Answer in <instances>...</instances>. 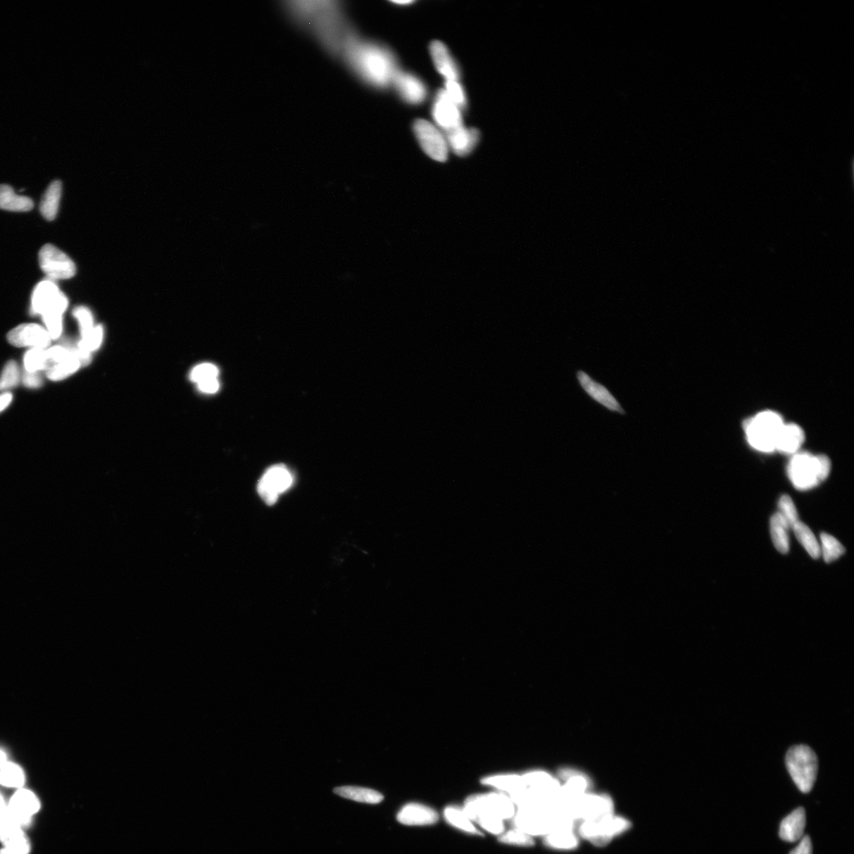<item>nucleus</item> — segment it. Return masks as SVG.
I'll return each mask as SVG.
<instances>
[{"mask_svg":"<svg viewBox=\"0 0 854 854\" xmlns=\"http://www.w3.org/2000/svg\"><path fill=\"white\" fill-rule=\"evenodd\" d=\"M339 54L353 73L376 88L384 89L393 84L399 72L396 58L390 50L362 39L353 31L346 37Z\"/></svg>","mask_w":854,"mask_h":854,"instance_id":"nucleus-1","label":"nucleus"},{"mask_svg":"<svg viewBox=\"0 0 854 854\" xmlns=\"http://www.w3.org/2000/svg\"><path fill=\"white\" fill-rule=\"evenodd\" d=\"M287 8L301 23L309 27L319 41L334 54H339L352 30L341 4L336 1L289 2Z\"/></svg>","mask_w":854,"mask_h":854,"instance_id":"nucleus-2","label":"nucleus"},{"mask_svg":"<svg viewBox=\"0 0 854 854\" xmlns=\"http://www.w3.org/2000/svg\"><path fill=\"white\" fill-rule=\"evenodd\" d=\"M463 811L483 829L500 836L505 831L503 821L515 817L516 806L509 796L491 793L468 798Z\"/></svg>","mask_w":854,"mask_h":854,"instance_id":"nucleus-3","label":"nucleus"},{"mask_svg":"<svg viewBox=\"0 0 854 854\" xmlns=\"http://www.w3.org/2000/svg\"><path fill=\"white\" fill-rule=\"evenodd\" d=\"M831 463L825 455L808 453L795 454L789 462L788 475L799 490H808L817 486L829 476Z\"/></svg>","mask_w":854,"mask_h":854,"instance_id":"nucleus-4","label":"nucleus"},{"mask_svg":"<svg viewBox=\"0 0 854 854\" xmlns=\"http://www.w3.org/2000/svg\"><path fill=\"white\" fill-rule=\"evenodd\" d=\"M784 423L778 413L770 410L748 420L743 425L749 444L764 453L776 451L777 439Z\"/></svg>","mask_w":854,"mask_h":854,"instance_id":"nucleus-5","label":"nucleus"},{"mask_svg":"<svg viewBox=\"0 0 854 854\" xmlns=\"http://www.w3.org/2000/svg\"><path fill=\"white\" fill-rule=\"evenodd\" d=\"M786 762L796 786L802 793L810 792L818 773V759L814 751L806 746H793L788 751Z\"/></svg>","mask_w":854,"mask_h":854,"instance_id":"nucleus-6","label":"nucleus"},{"mask_svg":"<svg viewBox=\"0 0 854 854\" xmlns=\"http://www.w3.org/2000/svg\"><path fill=\"white\" fill-rule=\"evenodd\" d=\"M632 826L627 819L613 814L603 815L594 820L580 822L579 834L597 846L607 845Z\"/></svg>","mask_w":854,"mask_h":854,"instance_id":"nucleus-7","label":"nucleus"},{"mask_svg":"<svg viewBox=\"0 0 854 854\" xmlns=\"http://www.w3.org/2000/svg\"><path fill=\"white\" fill-rule=\"evenodd\" d=\"M570 819L577 822L594 820L614 813V803L608 795L586 793L567 804L560 805Z\"/></svg>","mask_w":854,"mask_h":854,"instance_id":"nucleus-8","label":"nucleus"},{"mask_svg":"<svg viewBox=\"0 0 854 854\" xmlns=\"http://www.w3.org/2000/svg\"><path fill=\"white\" fill-rule=\"evenodd\" d=\"M68 306V300L54 281L46 280L38 284L31 298L30 312L34 315H63Z\"/></svg>","mask_w":854,"mask_h":854,"instance_id":"nucleus-9","label":"nucleus"},{"mask_svg":"<svg viewBox=\"0 0 854 854\" xmlns=\"http://www.w3.org/2000/svg\"><path fill=\"white\" fill-rule=\"evenodd\" d=\"M294 483L291 472L284 465H276L269 467L263 475L258 491L260 498L268 506L277 502L280 494L290 489Z\"/></svg>","mask_w":854,"mask_h":854,"instance_id":"nucleus-10","label":"nucleus"},{"mask_svg":"<svg viewBox=\"0 0 854 854\" xmlns=\"http://www.w3.org/2000/svg\"><path fill=\"white\" fill-rule=\"evenodd\" d=\"M413 128L416 138L427 155L438 162H446L448 145L440 130L426 120H417Z\"/></svg>","mask_w":854,"mask_h":854,"instance_id":"nucleus-11","label":"nucleus"},{"mask_svg":"<svg viewBox=\"0 0 854 854\" xmlns=\"http://www.w3.org/2000/svg\"><path fill=\"white\" fill-rule=\"evenodd\" d=\"M39 264L43 272L53 281L73 278L76 273V266L73 260L51 244H47L41 249Z\"/></svg>","mask_w":854,"mask_h":854,"instance_id":"nucleus-12","label":"nucleus"},{"mask_svg":"<svg viewBox=\"0 0 854 854\" xmlns=\"http://www.w3.org/2000/svg\"><path fill=\"white\" fill-rule=\"evenodd\" d=\"M39 809L40 801L37 796L27 789H19L8 807V820L13 825L22 828L30 824L32 817Z\"/></svg>","mask_w":854,"mask_h":854,"instance_id":"nucleus-13","label":"nucleus"},{"mask_svg":"<svg viewBox=\"0 0 854 854\" xmlns=\"http://www.w3.org/2000/svg\"><path fill=\"white\" fill-rule=\"evenodd\" d=\"M8 339L11 344L18 348L44 350H47L52 341L47 330L37 324L17 326L8 333Z\"/></svg>","mask_w":854,"mask_h":854,"instance_id":"nucleus-14","label":"nucleus"},{"mask_svg":"<svg viewBox=\"0 0 854 854\" xmlns=\"http://www.w3.org/2000/svg\"><path fill=\"white\" fill-rule=\"evenodd\" d=\"M432 115L435 123L446 132L463 125L461 109L449 99L445 89L436 94Z\"/></svg>","mask_w":854,"mask_h":854,"instance_id":"nucleus-15","label":"nucleus"},{"mask_svg":"<svg viewBox=\"0 0 854 854\" xmlns=\"http://www.w3.org/2000/svg\"><path fill=\"white\" fill-rule=\"evenodd\" d=\"M577 381H579L582 388L586 391V393L592 398L593 400L601 404L613 413H619L621 415L625 414V410L622 408L621 404L615 399V397L611 394L605 387L603 384L596 382L592 377L588 375L586 372L582 370L577 371Z\"/></svg>","mask_w":854,"mask_h":854,"instance_id":"nucleus-16","label":"nucleus"},{"mask_svg":"<svg viewBox=\"0 0 854 854\" xmlns=\"http://www.w3.org/2000/svg\"><path fill=\"white\" fill-rule=\"evenodd\" d=\"M393 83L402 99L410 104H420L427 98V89L425 83L413 74L399 70Z\"/></svg>","mask_w":854,"mask_h":854,"instance_id":"nucleus-17","label":"nucleus"},{"mask_svg":"<svg viewBox=\"0 0 854 854\" xmlns=\"http://www.w3.org/2000/svg\"><path fill=\"white\" fill-rule=\"evenodd\" d=\"M439 817L433 808L419 803L404 805L397 814V820L406 826H429L437 823Z\"/></svg>","mask_w":854,"mask_h":854,"instance_id":"nucleus-18","label":"nucleus"},{"mask_svg":"<svg viewBox=\"0 0 854 854\" xmlns=\"http://www.w3.org/2000/svg\"><path fill=\"white\" fill-rule=\"evenodd\" d=\"M430 54L437 70L446 81H458L459 67L446 44L438 41L432 42L430 44Z\"/></svg>","mask_w":854,"mask_h":854,"instance_id":"nucleus-19","label":"nucleus"},{"mask_svg":"<svg viewBox=\"0 0 854 854\" xmlns=\"http://www.w3.org/2000/svg\"><path fill=\"white\" fill-rule=\"evenodd\" d=\"M445 137L449 147L459 156L470 153L479 139V133L474 128H466L462 125L456 130L446 132Z\"/></svg>","mask_w":854,"mask_h":854,"instance_id":"nucleus-20","label":"nucleus"},{"mask_svg":"<svg viewBox=\"0 0 854 854\" xmlns=\"http://www.w3.org/2000/svg\"><path fill=\"white\" fill-rule=\"evenodd\" d=\"M805 435L804 430L797 425H786L782 426L776 441V451L783 453L794 454L804 443Z\"/></svg>","mask_w":854,"mask_h":854,"instance_id":"nucleus-21","label":"nucleus"},{"mask_svg":"<svg viewBox=\"0 0 854 854\" xmlns=\"http://www.w3.org/2000/svg\"><path fill=\"white\" fill-rule=\"evenodd\" d=\"M806 825V813L803 808L796 809L781 821L779 836L789 843L797 842L803 837Z\"/></svg>","mask_w":854,"mask_h":854,"instance_id":"nucleus-22","label":"nucleus"},{"mask_svg":"<svg viewBox=\"0 0 854 854\" xmlns=\"http://www.w3.org/2000/svg\"><path fill=\"white\" fill-rule=\"evenodd\" d=\"M34 208V202L27 196L17 195L10 185L0 184V209L25 213Z\"/></svg>","mask_w":854,"mask_h":854,"instance_id":"nucleus-23","label":"nucleus"},{"mask_svg":"<svg viewBox=\"0 0 854 854\" xmlns=\"http://www.w3.org/2000/svg\"><path fill=\"white\" fill-rule=\"evenodd\" d=\"M544 842L549 848L558 850H572L579 845L575 828H563L552 831L545 836Z\"/></svg>","mask_w":854,"mask_h":854,"instance_id":"nucleus-24","label":"nucleus"},{"mask_svg":"<svg viewBox=\"0 0 854 854\" xmlns=\"http://www.w3.org/2000/svg\"><path fill=\"white\" fill-rule=\"evenodd\" d=\"M61 194L62 183L60 181L51 183L44 192L40 204V211L48 221L55 220L59 211Z\"/></svg>","mask_w":854,"mask_h":854,"instance_id":"nucleus-25","label":"nucleus"},{"mask_svg":"<svg viewBox=\"0 0 854 854\" xmlns=\"http://www.w3.org/2000/svg\"><path fill=\"white\" fill-rule=\"evenodd\" d=\"M333 792L344 798L365 803V804L376 805L384 800L382 793L368 788L342 786L334 789Z\"/></svg>","mask_w":854,"mask_h":854,"instance_id":"nucleus-26","label":"nucleus"},{"mask_svg":"<svg viewBox=\"0 0 854 854\" xmlns=\"http://www.w3.org/2000/svg\"><path fill=\"white\" fill-rule=\"evenodd\" d=\"M482 783L508 793L510 796L522 791L526 788L522 776L517 774L487 777L482 780Z\"/></svg>","mask_w":854,"mask_h":854,"instance_id":"nucleus-27","label":"nucleus"},{"mask_svg":"<svg viewBox=\"0 0 854 854\" xmlns=\"http://www.w3.org/2000/svg\"><path fill=\"white\" fill-rule=\"evenodd\" d=\"M82 367L78 356L76 355V346H73V355L63 361L52 365L46 371V376L51 381H61L75 373Z\"/></svg>","mask_w":854,"mask_h":854,"instance_id":"nucleus-28","label":"nucleus"},{"mask_svg":"<svg viewBox=\"0 0 854 854\" xmlns=\"http://www.w3.org/2000/svg\"><path fill=\"white\" fill-rule=\"evenodd\" d=\"M789 525L779 513H775L770 520V534L777 550L786 554L789 550Z\"/></svg>","mask_w":854,"mask_h":854,"instance_id":"nucleus-29","label":"nucleus"},{"mask_svg":"<svg viewBox=\"0 0 854 854\" xmlns=\"http://www.w3.org/2000/svg\"><path fill=\"white\" fill-rule=\"evenodd\" d=\"M25 781L23 770L18 764L6 760L0 768V784L2 786L22 789Z\"/></svg>","mask_w":854,"mask_h":854,"instance_id":"nucleus-30","label":"nucleus"},{"mask_svg":"<svg viewBox=\"0 0 854 854\" xmlns=\"http://www.w3.org/2000/svg\"><path fill=\"white\" fill-rule=\"evenodd\" d=\"M796 537L812 558H818L821 554L820 546L813 532L808 526L798 522L793 527Z\"/></svg>","mask_w":854,"mask_h":854,"instance_id":"nucleus-31","label":"nucleus"},{"mask_svg":"<svg viewBox=\"0 0 854 854\" xmlns=\"http://www.w3.org/2000/svg\"><path fill=\"white\" fill-rule=\"evenodd\" d=\"M444 817L449 824L458 829L472 834H481L473 825L472 821L467 817L463 809L448 806L445 809Z\"/></svg>","mask_w":854,"mask_h":854,"instance_id":"nucleus-32","label":"nucleus"},{"mask_svg":"<svg viewBox=\"0 0 854 854\" xmlns=\"http://www.w3.org/2000/svg\"><path fill=\"white\" fill-rule=\"evenodd\" d=\"M23 365L25 371L30 372V373H40L41 371H46L48 368L46 350L30 348L25 352Z\"/></svg>","mask_w":854,"mask_h":854,"instance_id":"nucleus-33","label":"nucleus"},{"mask_svg":"<svg viewBox=\"0 0 854 854\" xmlns=\"http://www.w3.org/2000/svg\"><path fill=\"white\" fill-rule=\"evenodd\" d=\"M822 547L820 548L824 560L830 563L845 553V548L836 538L827 534L820 536Z\"/></svg>","mask_w":854,"mask_h":854,"instance_id":"nucleus-34","label":"nucleus"},{"mask_svg":"<svg viewBox=\"0 0 854 854\" xmlns=\"http://www.w3.org/2000/svg\"><path fill=\"white\" fill-rule=\"evenodd\" d=\"M21 374L18 363L11 360L6 364L0 376V391H8L17 387L20 382Z\"/></svg>","mask_w":854,"mask_h":854,"instance_id":"nucleus-35","label":"nucleus"},{"mask_svg":"<svg viewBox=\"0 0 854 854\" xmlns=\"http://www.w3.org/2000/svg\"><path fill=\"white\" fill-rule=\"evenodd\" d=\"M498 840L502 843L519 846L529 847L535 844L534 837L517 828L500 834Z\"/></svg>","mask_w":854,"mask_h":854,"instance_id":"nucleus-36","label":"nucleus"},{"mask_svg":"<svg viewBox=\"0 0 854 854\" xmlns=\"http://www.w3.org/2000/svg\"><path fill=\"white\" fill-rule=\"evenodd\" d=\"M103 336V327L101 325L95 326L87 336L81 337V340L77 346L82 350L92 353L100 348Z\"/></svg>","mask_w":854,"mask_h":854,"instance_id":"nucleus-37","label":"nucleus"},{"mask_svg":"<svg viewBox=\"0 0 854 854\" xmlns=\"http://www.w3.org/2000/svg\"><path fill=\"white\" fill-rule=\"evenodd\" d=\"M779 513L785 520L789 529H793V526L799 522L797 509H796L792 498L788 496H783L781 498Z\"/></svg>","mask_w":854,"mask_h":854,"instance_id":"nucleus-38","label":"nucleus"},{"mask_svg":"<svg viewBox=\"0 0 854 854\" xmlns=\"http://www.w3.org/2000/svg\"><path fill=\"white\" fill-rule=\"evenodd\" d=\"M218 375V370L215 365L211 363H203L197 365L191 373V379L192 382L197 384L216 379Z\"/></svg>","mask_w":854,"mask_h":854,"instance_id":"nucleus-39","label":"nucleus"},{"mask_svg":"<svg viewBox=\"0 0 854 854\" xmlns=\"http://www.w3.org/2000/svg\"><path fill=\"white\" fill-rule=\"evenodd\" d=\"M73 315L78 320L81 337L87 336L95 327L92 313L87 308L77 307L73 311Z\"/></svg>","mask_w":854,"mask_h":854,"instance_id":"nucleus-40","label":"nucleus"},{"mask_svg":"<svg viewBox=\"0 0 854 854\" xmlns=\"http://www.w3.org/2000/svg\"><path fill=\"white\" fill-rule=\"evenodd\" d=\"M445 92L460 109L466 107L467 98L465 89L458 81H446Z\"/></svg>","mask_w":854,"mask_h":854,"instance_id":"nucleus-41","label":"nucleus"},{"mask_svg":"<svg viewBox=\"0 0 854 854\" xmlns=\"http://www.w3.org/2000/svg\"><path fill=\"white\" fill-rule=\"evenodd\" d=\"M42 318L51 339H59L63 332V315L50 314V315H44Z\"/></svg>","mask_w":854,"mask_h":854,"instance_id":"nucleus-42","label":"nucleus"},{"mask_svg":"<svg viewBox=\"0 0 854 854\" xmlns=\"http://www.w3.org/2000/svg\"><path fill=\"white\" fill-rule=\"evenodd\" d=\"M22 381L25 387L38 389L42 387L43 378L40 373H30L24 371Z\"/></svg>","mask_w":854,"mask_h":854,"instance_id":"nucleus-43","label":"nucleus"},{"mask_svg":"<svg viewBox=\"0 0 854 854\" xmlns=\"http://www.w3.org/2000/svg\"><path fill=\"white\" fill-rule=\"evenodd\" d=\"M789 854H812V844L810 837H802L800 844Z\"/></svg>","mask_w":854,"mask_h":854,"instance_id":"nucleus-44","label":"nucleus"},{"mask_svg":"<svg viewBox=\"0 0 854 854\" xmlns=\"http://www.w3.org/2000/svg\"><path fill=\"white\" fill-rule=\"evenodd\" d=\"M198 387L203 393L213 394L217 393V391L220 389V382H218L217 378L211 379V380L199 383Z\"/></svg>","mask_w":854,"mask_h":854,"instance_id":"nucleus-45","label":"nucleus"},{"mask_svg":"<svg viewBox=\"0 0 854 854\" xmlns=\"http://www.w3.org/2000/svg\"><path fill=\"white\" fill-rule=\"evenodd\" d=\"M8 823V807L6 806L4 800L0 795V831Z\"/></svg>","mask_w":854,"mask_h":854,"instance_id":"nucleus-46","label":"nucleus"},{"mask_svg":"<svg viewBox=\"0 0 854 854\" xmlns=\"http://www.w3.org/2000/svg\"><path fill=\"white\" fill-rule=\"evenodd\" d=\"M13 401V395L8 391H4L0 395V413L8 408Z\"/></svg>","mask_w":854,"mask_h":854,"instance_id":"nucleus-47","label":"nucleus"},{"mask_svg":"<svg viewBox=\"0 0 854 854\" xmlns=\"http://www.w3.org/2000/svg\"><path fill=\"white\" fill-rule=\"evenodd\" d=\"M6 761V755L2 750H0V768L2 767L4 762Z\"/></svg>","mask_w":854,"mask_h":854,"instance_id":"nucleus-48","label":"nucleus"},{"mask_svg":"<svg viewBox=\"0 0 854 854\" xmlns=\"http://www.w3.org/2000/svg\"><path fill=\"white\" fill-rule=\"evenodd\" d=\"M394 3L396 4H401V5H404V4L408 5V4H412L413 3V1H396Z\"/></svg>","mask_w":854,"mask_h":854,"instance_id":"nucleus-49","label":"nucleus"},{"mask_svg":"<svg viewBox=\"0 0 854 854\" xmlns=\"http://www.w3.org/2000/svg\"><path fill=\"white\" fill-rule=\"evenodd\" d=\"M0 854H14V853L11 852L9 850L4 848V849H2L1 850H0Z\"/></svg>","mask_w":854,"mask_h":854,"instance_id":"nucleus-50","label":"nucleus"}]
</instances>
